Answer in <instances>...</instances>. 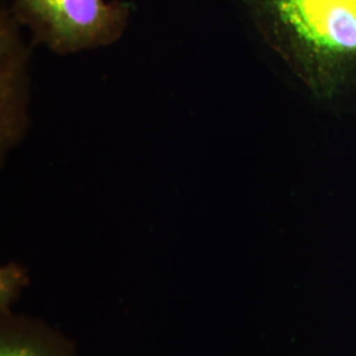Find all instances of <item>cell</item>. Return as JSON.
<instances>
[{
    "label": "cell",
    "instance_id": "cell-3",
    "mask_svg": "<svg viewBox=\"0 0 356 356\" xmlns=\"http://www.w3.org/2000/svg\"><path fill=\"white\" fill-rule=\"evenodd\" d=\"M20 24L10 8L0 16V154L16 147L28 128V61L29 48L19 35Z\"/></svg>",
    "mask_w": 356,
    "mask_h": 356
},
{
    "label": "cell",
    "instance_id": "cell-2",
    "mask_svg": "<svg viewBox=\"0 0 356 356\" xmlns=\"http://www.w3.org/2000/svg\"><path fill=\"white\" fill-rule=\"evenodd\" d=\"M10 10L20 26L29 28L33 44L65 56L119 41L127 29L132 4L120 0H13Z\"/></svg>",
    "mask_w": 356,
    "mask_h": 356
},
{
    "label": "cell",
    "instance_id": "cell-1",
    "mask_svg": "<svg viewBox=\"0 0 356 356\" xmlns=\"http://www.w3.org/2000/svg\"><path fill=\"white\" fill-rule=\"evenodd\" d=\"M254 26L314 97L356 82V0H243Z\"/></svg>",
    "mask_w": 356,
    "mask_h": 356
},
{
    "label": "cell",
    "instance_id": "cell-4",
    "mask_svg": "<svg viewBox=\"0 0 356 356\" xmlns=\"http://www.w3.org/2000/svg\"><path fill=\"white\" fill-rule=\"evenodd\" d=\"M0 356H76L74 344L38 319L0 314Z\"/></svg>",
    "mask_w": 356,
    "mask_h": 356
},
{
    "label": "cell",
    "instance_id": "cell-5",
    "mask_svg": "<svg viewBox=\"0 0 356 356\" xmlns=\"http://www.w3.org/2000/svg\"><path fill=\"white\" fill-rule=\"evenodd\" d=\"M26 284L24 269L10 263L0 269V314L11 312L10 307Z\"/></svg>",
    "mask_w": 356,
    "mask_h": 356
}]
</instances>
